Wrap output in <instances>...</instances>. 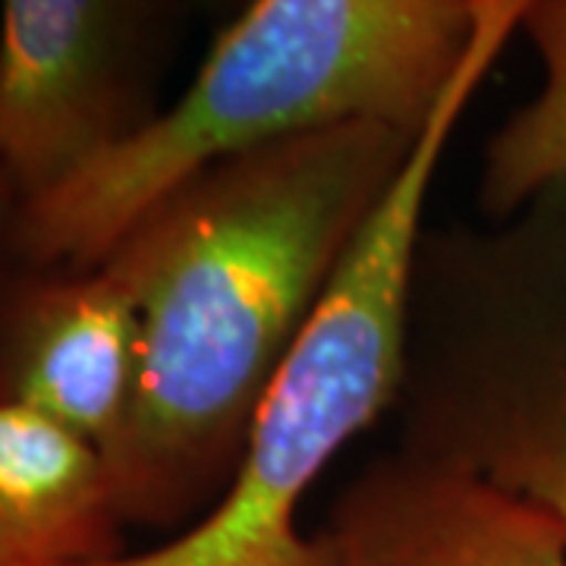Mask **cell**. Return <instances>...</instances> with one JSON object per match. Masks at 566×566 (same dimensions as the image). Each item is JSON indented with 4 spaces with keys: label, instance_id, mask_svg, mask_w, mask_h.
I'll return each mask as SVG.
<instances>
[{
    "label": "cell",
    "instance_id": "7a4b0ae2",
    "mask_svg": "<svg viewBox=\"0 0 566 566\" xmlns=\"http://www.w3.org/2000/svg\"><path fill=\"white\" fill-rule=\"evenodd\" d=\"M479 0H255L177 102L73 180L13 208L0 252L88 271L180 182L344 123L419 136L457 76Z\"/></svg>",
    "mask_w": 566,
    "mask_h": 566
},
{
    "label": "cell",
    "instance_id": "5b68a950",
    "mask_svg": "<svg viewBox=\"0 0 566 566\" xmlns=\"http://www.w3.org/2000/svg\"><path fill=\"white\" fill-rule=\"evenodd\" d=\"M182 10L151 0H7L0 177L29 205L155 120Z\"/></svg>",
    "mask_w": 566,
    "mask_h": 566
},
{
    "label": "cell",
    "instance_id": "3957f363",
    "mask_svg": "<svg viewBox=\"0 0 566 566\" xmlns=\"http://www.w3.org/2000/svg\"><path fill=\"white\" fill-rule=\"evenodd\" d=\"M516 29L520 0H479L457 76L268 390L227 491L164 545L73 566H331L322 538L300 532V510L337 453L394 412L424 205L457 123Z\"/></svg>",
    "mask_w": 566,
    "mask_h": 566
},
{
    "label": "cell",
    "instance_id": "8992f818",
    "mask_svg": "<svg viewBox=\"0 0 566 566\" xmlns=\"http://www.w3.org/2000/svg\"><path fill=\"white\" fill-rule=\"evenodd\" d=\"M139 381V318L104 268L0 252V406L29 409L107 457Z\"/></svg>",
    "mask_w": 566,
    "mask_h": 566
},
{
    "label": "cell",
    "instance_id": "30bf717a",
    "mask_svg": "<svg viewBox=\"0 0 566 566\" xmlns=\"http://www.w3.org/2000/svg\"><path fill=\"white\" fill-rule=\"evenodd\" d=\"M13 208H17V202H13V192L7 189V182H3V177H0V230H3L7 218L13 214Z\"/></svg>",
    "mask_w": 566,
    "mask_h": 566
},
{
    "label": "cell",
    "instance_id": "52a82bcc",
    "mask_svg": "<svg viewBox=\"0 0 566 566\" xmlns=\"http://www.w3.org/2000/svg\"><path fill=\"white\" fill-rule=\"evenodd\" d=\"M315 535L331 566H566L545 506L400 447L340 488Z\"/></svg>",
    "mask_w": 566,
    "mask_h": 566
},
{
    "label": "cell",
    "instance_id": "6da1fadb",
    "mask_svg": "<svg viewBox=\"0 0 566 566\" xmlns=\"http://www.w3.org/2000/svg\"><path fill=\"white\" fill-rule=\"evenodd\" d=\"M419 136L344 123L211 164L117 240L102 264L139 318L136 397L104 457L123 526H192L227 491Z\"/></svg>",
    "mask_w": 566,
    "mask_h": 566
},
{
    "label": "cell",
    "instance_id": "9c48e42d",
    "mask_svg": "<svg viewBox=\"0 0 566 566\" xmlns=\"http://www.w3.org/2000/svg\"><path fill=\"white\" fill-rule=\"evenodd\" d=\"M520 32L545 80L488 139L475 202L488 223L506 221L551 186L566 182V0H523Z\"/></svg>",
    "mask_w": 566,
    "mask_h": 566
},
{
    "label": "cell",
    "instance_id": "277c9868",
    "mask_svg": "<svg viewBox=\"0 0 566 566\" xmlns=\"http://www.w3.org/2000/svg\"><path fill=\"white\" fill-rule=\"evenodd\" d=\"M400 450L566 526V182L485 227H424L409 281Z\"/></svg>",
    "mask_w": 566,
    "mask_h": 566
},
{
    "label": "cell",
    "instance_id": "ba28073f",
    "mask_svg": "<svg viewBox=\"0 0 566 566\" xmlns=\"http://www.w3.org/2000/svg\"><path fill=\"white\" fill-rule=\"evenodd\" d=\"M123 554L104 453L29 409L0 406V566H73Z\"/></svg>",
    "mask_w": 566,
    "mask_h": 566
}]
</instances>
